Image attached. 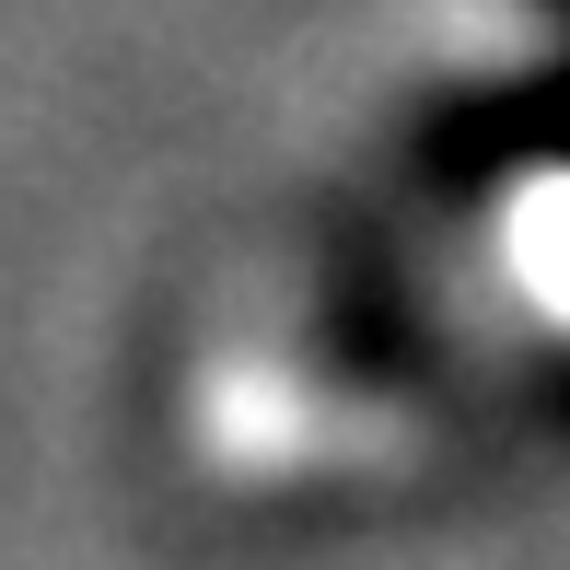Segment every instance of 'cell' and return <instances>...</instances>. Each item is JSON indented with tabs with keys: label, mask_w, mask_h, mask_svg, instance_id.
I'll use <instances>...</instances> for the list:
<instances>
[{
	"label": "cell",
	"mask_w": 570,
	"mask_h": 570,
	"mask_svg": "<svg viewBox=\"0 0 570 570\" xmlns=\"http://www.w3.org/2000/svg\"><path fill=\"white\" fill-rule=\"evenodd\" d=\"M187 443L210 478L233 489H292V478H384L407 443H420V420L384 396H350L338 373H315V361H279V350H222L210 373L187 384Z\"/></svg>",
	"instance_id": "6da1fadb"
},
{
	"label": "cell",
	"mask_w": 570,
	"mask_h": 570,
	"mask_svg": "<svg viewBox=\"0 0 570 570\" xmlns=\"http://www.w3.org/2000/svg\"><path fill=\"white\" fill-rule=\"evenodd\" d=\"M501 279L570 338V164H535L501 198Z\"/></svg>",
	"instance_id": "7a4b0ae2"
}]
</instances>
